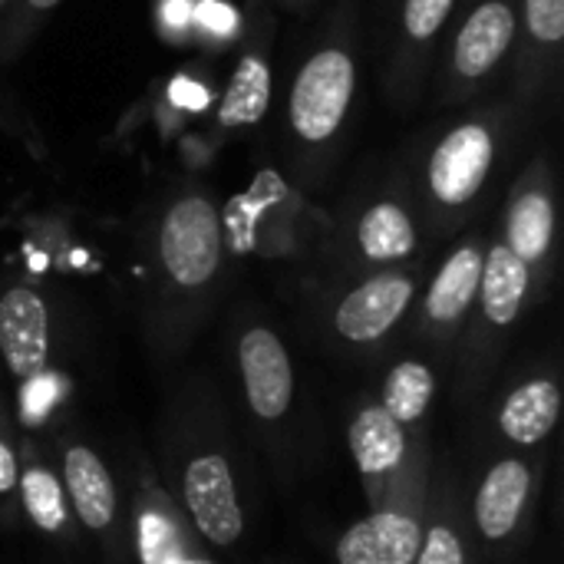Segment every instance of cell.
Here are the masks:
<instances>
[{
    "label": "cell",
    "instance_id": "1",
    "mask_svg": "<svg viewBox=\"0 0 564 564\" xmlns=\"http://www.w3.org/2000/svg\"><path fill=\"white\" fill-rule=\"evenodd\" d=\"M155 264L165 291L198 297L225 264V228L215 202L205 192H178L155 225Z\"/></svg>",
    "mask_w": 564,
    "mask_h": 564
},
{
    "label": "cell",
    "instance_id": "2",
    "mask_svg": "<svg viewBox=\"0 0 564 564\" xmlns=\"http://www.w3.org/2000/svg\"><path fill=\"white\" fill-rule=\"evenodd\" d=\"M357 93V56L344 40H324L297 66L288 93L291 139L304 152H324L344 129Z\"/></svg>",
    "mask_w": 564,
    "mask_h": 564
},
{
    "label": "cell",
    "instance_id": "3",
    "mask_svg": "<svg viewBox=\"0 0 564 564\" xmlns=\"http://www.w3.org/2000/svg\"><path fill=\"white\" fill-rule=\"evenodd\" d=\"M499 159V122L492 116H473L443 132L423 169V192L430 215L459 218L473 208L492 178Z\"/></svg>",
    "mask_w": 564,
    "mask_h": 564
},
{
    "label": "cell",
    "instance_id": "4",
    "mask_svg": "<svg viewBox=\"0 0 564 564\" xmlns=\"http://www.w3.org/2000/svg\"><path fill=\"white\" fill-rule=\"evenodd\" d=\"M519 40V10L512 0H479L459 33L453 36L449 50V96H463L502 66V59L512 53Z\"/></svg>",
    "mask_w": 564,
    "mask_h": 564
},
{
    "label": "cell",
    "instance_id": "5",
    "mask_svg": "<svg viewBox=\"0 0 564 564\" xmlns=\"http://www.w3.org/2000/svg\"><path fill=\"white\" fill-rule=\"evenodd\" d=\"M182 499L188 519L215 549H231L245 532V516L238 502V486L231 466L221 453H202L185 466Z\"/></svg>",
    "mask_w": 564,
    "mask_h": 564
},
{
    "label": "cell",
    "instance_id": "6",
    "mask_svg": "<svg viewBox=\"0 0 564 564\" xmlns=\"http://www.w3.org/2000/svg\"><path fill=\"white\" fill-rule=\"evenodd\" d=\"M413 294L416 281L406 271L370 274L340 297L334 311V330L347 344H377L406 317Z\"/></svg>",
    "mask_w": 564,
    "mask_h": 564
},
{
    "label": "cell",
    "instance_id": "7",
    "mask_svg": "<svg viewBox=\"0 0 564 564\" xmlns=\"http://www.w3.org/2000/svg\"><path fill=\"white\" fill-rule=\"evenodd\" d=\"M238 370L251 413L264 423L281 420L294 400V367L271 327H248L238 340Z\"/></svg>",
    "mask_w": 564,
    "mask_h": 564
},
{
    "label": "cell",
    "instance_id": "8",
    "mask_svg": "<svg viewBox=\"0 0 564 564\" xmlns=\"http://www.w3.org/2000/svg\"><path fill=\"white\" fill-rule=\"evenodd\" d=\"M506 245L529 268L549 261L555 245V195L549 165L539 159L516 182L506 205Z\"/></svg>",
    "mask_w": 564,
    "mask_h": 564
},
{
    "label": "cell",
    "instance_id": "9",
    "mask_svg": "<svg viewBox=\"0 0 564 564\" xmlns=\"http://www.w3.org/2000/svg\"><path fill=\"white\" fill-rule=\"evenodd\" d=\"M0 357L17 380H30L46 370L50 311L26 284H13L0 294Z\"/></svg>",
    "mask_w": 564,
    "mask_h": 564
},
{
    "label": "cell",
    "instance_id": "10",
    "mask_svg": "<svg viewBox=\"0 0 564 564\" xmlns=\"http://www.w3.org/2000/svg\"><path fill=\"white\" fill-rule=\"evenodd\" d=\"M459 0H403L397 17V43H393V69L390 83L400 96H413L430 50L436 46L440 33L446 30Z\"/></svg>",
    "mask_w": 564,
    "mask_h": 564
},
{
    "label": "cell",
    "instance_id": "11",
    "mask_svg": "<svg viewBox=\"0 0 564 564\" xmlns=\"http://www.w3.org/2000/svg\"><path fill=\"white\" fill-rule=\"evenodd\" d=\"M423 525L410 512H377L354 522L337 542V564H413Z\"/></svg>",
    "mask_w": 564,
    "mask_h": 564
},
{
    "label": "cell",
    "instance_id": "12",
    "mask_svg": "<svg viewBox=\"0 0 564 564\" xmlns=\"http://www.w3.org/2000/svg\"><path fill=\"white\" fill-rule=\"evenodd\" d=\"M532 496V469L522 459H502L496 463L476 492V529L486 542L509 539Z\"/></svg>",
    "mask_w": 564,
    "mask_h": 564
},
{
    "label": "cell",
    "instance_id": "13",
    "mask_svg": "<svg viewBox=\"0 0 564 564\" xmlns=\"http://www.w3.org/2000/svg\"><path fill=\"white\" fill-rule=\"evenodd\" d=\"M482 258H486L482 245L466 241L440 264V271L426 291V301H423L426 324H433L440 330L463 324V317L469 314V307L476 304V294H479Z\"/></svg>",
    "mask_w": 564,
    "mask_h": 564
},
{
    "label": "cell",
    "instance_id": "14",
    "mask_svg": "<svg viewBox=\"0 0 564 564\" xmlns=\"http://www.w3.org/2000/svg\"><path fill=\"white\" fill-rule=\"evenodd\" d=\"M354 241L364 261L370 264H400L416 254L420 231L413 212L397 198H377L357 218Z\"/></svg>",
    "mask_w": 564,
    "mask_h": 564
},
{
    "label": "cell",
    "instance_id": "15",
    "mask_svg": "<svg viewBox=\"0 0 564 564\" xmlns=\"http://www.w3.org/2000/svg\"><path fill=\"white\" fill-rule=\"evenodd\" d=\"M529 288H532V268L519 254H512L506 241L492 245L482 258V281L476 294L482 317L499 330L512 327L525 307Z\"/></svg>",
    "mask_w": 564,
    "mask_h": 564
},
{
    "label": "cell",
    "instance_id": "16",
    "mask_svg": "<svg viewBox=\"0 0 564 564\" xmlns=\"http://www.w3.org/2000/svg\"><path fill=\"white\" fill-rule=\"evenodd\" d=\"M63 479L83 529L106 532L116 519V486L102 459L89 446H69L63 456Z\"/></svg>",
    "mask_w": 564,
    "mask_h": 564
},
{
    "label": "cell",
    "instance_id": "17",
    "mask_svg": "<svg viewBox=\"0 0 564 564\" xmlns=\"http://www.w3.org/2000/svg\"><path fill=\"white\" fill-rule=\"evenodd\" d=\"M558 413H562L558 383L549 377H535L506 397V403L499 410V426H502L506 440H512L516 446H539L542 440L552 436Z\"/></svg>",
    "mask_w": 564,
    "mask_h": 564
},
{
    "label": "cell",
    "instance_id": "18",
    "mask_svg": "<svg viewBox=\"0 0 564 564\" xmlns=\"http://www.w3.org/2000/svg\"><path fill=\"white\" fill-rule=\"evenodd\" d=\"M357 469L367 479L390 476L406 456V430L383 406H364L347 433Z\"/></svg>",
    "mask_w": 564,
    "mask_h": 564
},
{
    "label": "cell",
    "instance_id": "19",
    "mask_svg": "<svg viewBox=\"0 0 564 564\" xmlns=\"http://www.w3.org/2000/svg\"><path fill=\"white\" fill-rule=\"evenodd\" d=\"M271 83H274V73H271V59L268 53L261 50H248L228 86H225V96L218 102V126L221 129H251L264 119L268 106H271Z\"/></svg>",
    "mask_w": 564,
    "mask_h": 564
},
{
    "label": "cell",
    "instance_id": "20",
    "mask_svg": "<svg viewBox=\"0 0 564 564\" xmlns=\"http://www.w3.org/2000/svg\"><path fill=\"white\" fill-rule=\"evenodd\" d=\"M525 30V73L529 83H542V73L558 63L564 40V0H522Z\"/></svg>",
    "mask_w": 564,
    "mask_h": 564
},
{
    "label": "cell",
    "instance_id": "21",
    "mask_svg": "<svg viewBox=\"0 0 564 564\" xmlns=\"http://www.w3.org/2000/svg\"><path fill=\"white\" fill-rule=\"evenodd\" d=\"M436 397V373L433 367L420 364V360H403L387 373L383 383V410L397 420V423H416L430 403Z\"/></svg>",
    "mask_w": 564,
    "mask_h": 564
},
{
    "label": "cell",
    "instance_id": "22",
    "mask_svg": "<svg viewBox=\"0 0 564 564\" xmlns=\"http://www.w3.org/2000/svg\"><path fill=\"white\" fill-rule=\"evenodd\" d=\"M17 489L23 496V509L30 516V522L46 532V535H56L63 532L66 519H69V509H66V489L59 486V479L43 469V466H30L23 469V476L17 479Z\"/></svg>",
    "mask_w": 564,
    "mask_h": 564
},
{
    "label": "cell",
    "instance_id": "23",
    "mask_svg": "<svg viewBox=\"0 0 564 564\" xmlns=\"http://www.w3.org/2000/svg\"><path fill=\"white\" fill-rule=\"evenodd\" d=\"M139 562L142 564H205L192 558L182 535L155 509H139Z\"/></svg>",
    "mask_w": 564,
    "mask_h": 564
},
{
    "label": "cell",
    "instance_id": "24",
    "mask_svg": "<svg viewBox=\"0 0 564 564\" xmlns=\"http://www.w3.org/2000/svg\"><path fill=\"white\" fill-rule=\"evenodd\" d=\"M63 397V380L59 377H50L46 370L30 377L23 383V393H20V406H23V420L26 423H40L53 406L56 400Z\"/></svg>",
    "mask_w": 564,
    "mask_h": 564
},
{
    "label": "cell",
    "instance_id": "25",
    "mask_svg": "<svg viewBox=\"0 0 564 564\" xmlns=\"http://www.w3.org/2000/svg\"><path fill=\"white\" fill-rule=\"evenodd\" d=\"M413 564H466L463 539L449 525H433L430 532H423V542H420Z\"/></svg>",
    "mask_w": 564,
    "mask_h": 564
},
{
    "label": "cell",
    "instance_id": "26",
    "mask_svg": "<svg viewBox=\"0 0 564 564\" xmlns=\"http://www.w3.org/2000/svg\"><path fill=\"white\" fill-rule=\"evenodd\" d=\"M198 20L205 30H215V33H231L235 30V10L228 3H218V0H208L198 7Z\"/></svg>",
    "mask_w": 564,
    "mask_h": 564
},
{
    "label": "cell",
    "instance_id": "27",
    "mask_svg": "<svg viewBox=\"0 0 564 564\" xmlns=\"http://www.w3.org/2000/svg\"><path fill=\"white\" fill-rule=\"evenodd\" d=\"M17 479H20V473H17V456H13V449L0 440V496L13 492V489H17Z\"/></svg>",
    "mask_w": 564,
    "mask_h": 564
},
{
    "label": "cell",
    "instance_id": "28",
    "mask_svg": "<svg viewBox=\"0 0 564 564\" xmlns=\"http://www.w3.org/2000/svg\"><path fill=\"white\" fill-rule=\"evenodd\" d=\"M56 3H63V0H20V17H23L26 23H33L36 17H43V13L53 10Z\"/></svg>",
    "mask_w": 564,
    "mask_h": 564
},
{
    "label": "cell",
    "instance_id": "29",
    "mask_svg": "<svg viewBox=\"0 0 564 564\" xmlns=\"http://www.w3.org/2000/svg\"><path fill=\"white\" fill-rule=\"evenodd\" d=\"M284 3H294L297 7V3H307V0H284Z\"/></svg>",
    "mask_w": 564,
    "mask_h": 564
},
{
    "label": "cell",
    "instance_id": "30",
    "mask_svg": "<svg viewBox=\"0 0 564 564\" xmlns=\"http://www.w3.org/2000/svg\"><path fill=\"white\" fill-rule=\"evenodd\" d=\"M0 7H7V0H0Z\"/></svg>",
    "mask_w": 564,
    "mask_h": 564
}]
</instances>
